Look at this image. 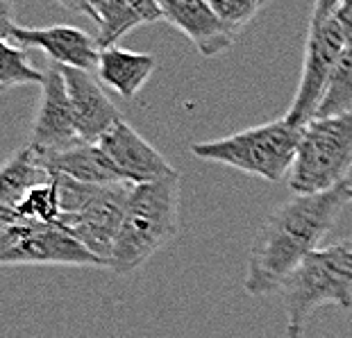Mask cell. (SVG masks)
Returning a JSON list of instances; mask_svg holds the SVG:
<instances>
[{
  "label": "cell",
  "instance_id": "cell-1",
  "mask_svg": "<svg viewBox=\"0 0 352 338\" xmlns=\"http://www.w3.org/2000/svg\"><path fill=\"white\" fill-rule=\"evenodd\" d=\"M348 202V182L332 191L296 195L277 207L254 234L243 289L248 295H268L280 291L284 280L318 250L332 229L341 207Z\"/></svg>",
  "mask_w": 352,
  "mask_h": 338
},
{
  "label": "cell",
  "instance_id": "cell-2",
  "mask_svg": "<svg viewBox=\"0 0 352 338\" xmlns=\"http://www.w3.org/2000/svg\"><path fill=\"white\" fill-rule=\"evenodd\" d=\"M179 232V175L134 184L118 229L109 270L130 275L168 245Z\"/></svg>",
  "mask_w": 352,
  "mask_h": 338
},
{
  "label": "cell",
  "instance_id": "cell-3",
  "mask_svg": "<svg viewBox=\"0 0 352 338\" xmlns=\"http://www.w3.org/2000/svg\"><path fill=\"white\" fill-rule=\"evenodd\" d=\"M305 127L291 125L287 118L254 125L243 132L214 141H196L191 153L202 161L221 164L266 182H282L294 168Z\"/></svg>",
  "mask_w": 352,
  "mask_h": 338
},
{
  "label": "cell",
  "instance_id": "cell-4",
  "mask_svg": "<svg viewBox=\"0 0 352 338\" xmlns=\"http://www.w3.org/2000/svg\"><path fill=\"white\" fill-rule=\"evenodd\" d=\"M289 325L305 327L314 311L334 304L352 309V238L318 247L280 286Z\"/></svg>",
  "mask_w": 352,
  "mask_h": 338
},
{
  "label": "cell",
  "instance_id": "cell-5",
  "mask_svg": "<svg viewBox=\"0 0 352 338\" xmlns=\"http://www.w3.org/2000/svg\"><path fill=\"white\" fill-rule=\"evenodd\" d=\"M52 177L57 182L59 205H62L59 225L109 266L111 250H114L134 184H85L71 177Z\"/></svg>",
  "mask_w": 352,
  "mask_h": 338
},
{
  "label": "cell",
  "instance_id": "cell-6",
  "mask_svg": "<svg viewBox=\"0 0 352 338\" xmlns=\"http://www.w3.org/2000/svg\"><path fill=\"white\" fill-rule=\"evenodd\" d=\"M352 168V111L332 118H314L302 130L300 146L289 172L296 195L332 191L348 182Z\"/></svg>",
  "mask_w": 352,
  "mask_h": 338
},
{
  "label": "cell",
  "instance_id": "cell-7",
  "mask_svg": "<svg viewBox=\"0 0 352 338\" xmlns=\"http://www.w3.org/2000/svg\"><path fill=\"white\" fill-rule=\"evenodd\" d=\"M3 266H78L109 268L59 223L10 221L0 227Z\"/></svg>",
  "mask_w": 352,
  "mask_h": 338
},
{
  "label": "cell",
  "instance_id": "cell-8",
  "mask_svg": "<svg viewBox=\"0 0 352 338\" xmlns=\"http://www.w3.org/2000/svg\"><path fill=\"white\" fill-rule=\"evenodd\" d=\"M348 48V39L339 21L334 16L325 23L309 25L305 46V64L302 75L298 82V91L291 100L287 111V121L296 127H307L316 118L318 104L323 100L327 82Z\"/></svg>",
  "mask_w": 352,
  "mask_h": 338
},
{
  "label": "cell",
  "instance_id": "cell-9",
  "mask_svg": "<svg viewBox=\"0 0 352 338\" xmlns=\"http://www.w3.org/2000/svg\"><path fill=\"white\" fill-rule=\"evenodd\" d=\"M0 36L23 48H39L64 69L98 71L100 46L98 39L73 25H50V27H25L16 23H5Z\"/></svg>",
  "mask_w": 352,
  "mask_h": 338
},
{
  "label": "cell",
  "instance_id": "cell-10",
  "mask_svg": "<svg viewBox=\"0 0 352 338\" xmlns=\"http://www.w3.org/2000/svg\"><path fill=\"white\" fill-rule=\"evenodd\" d=\"M43 73H46V82L41 84V102L28 144L34 146L39 153H59V150L82 144V139L78 134L76 114H73L62 66L50 62Z\"/></svg>",
  "mask_w": 352,
  "mask_h": 338
},
{
  "label": "cell",
  "instance_id": "cell-11",
  "mask_svg": "<svg viewBox=\"0 0 352 338\" xmlns=\"http://www.w3.org/2000/svg\"><path fill=\"white\" fill-rule=\"evenodd\" d=\"M100 146L114 161L121 177L130 184H151L179 175L160 150L148 144L125 118L104 134Z\"/></svg>",
  "mask_w": 352,
  "mask_h": 338
},
{
  "label": "cell",
  "instance_id": "cell-12",
  "mask_svg": "<svg viewBox=\"0 0 352 338\" xmlns=\"http://www.w3.org/2000/svg\"><path fill=\"white\" fill-rule=\"evenodd\" d=\"M162 16L177 27L202 57H219L236 41V30L223 21L209 0H160Z\"/></svg>",
  "mask_w": 352,
  "mask_h": 338
},
{
  "label": "cell",
  "instance_id": "cell-13",
  "mask_svg": "<svg viewBox=\"0 0 352 338\" xmlns=\"http://www.w3.org/2000/svg\"><path fill=\"white\" fill-rule=\"evenodd\" d=\"M66 89L73 104V114H76L78 134L87 144H100V139L107 134L116 123L123 121L121 111H118L94 75L89 71L80 69H64Z\"/></svg>",
  "mask_w": 352,
  "mask_h": 338
},
{
  "label": "cell",
  "instance_id": "cell-14",
  "mask_svg": "<svg viewBox=\"0 0 352 338\" xmlns=\"http://www.w3.org/2000/svg\"><path fill=\"white\" fill-rule=\"evenodd\" d=\"M43 166L50 175L71 177L85 184H118L125 182L121 172L109 159L100 144H82L59 150V153H39Z\"/></svg>",
  "mask_w": 352,
  "mask_h": 338
},
{
  "label": "cell",
  "instance_id": "cell-15",
  "mask_svg": "<svg viewBox=\"0 0 352 338\" xmlns=\"http://www.w3.org/2000/svg\"><path fill=\"white\" fill-rule=\"evenodd\" d=\"M157 59L148 55V52H134L121 46H109L100 50V62L96 73L121 98L134 100L146 82L151 80Z\"/></svg>",
  "mask_w": 352,
  "mask_h": 338
},
{
  "label": "cell",
  "instance_id": "cell-16",
  "mask_svg": "<svg viewBox=\"0 0 352 338\" xmlns=\"http://www.w3.org/2000/svg\"><path fill=\"white\" fill-rule=\"evenodd\" d=\"M52 182V175L43 166L39 150L23 146L0 168V212H10L25 195L41 184Z\"/></svg>",
  "mask_w": 352,
  "mask_h": 338
},
{
  "label": "cell",
  "instance_id": "cell-17",
  "mask_svg": "<svg viewBox=\"0 0 352 338\" xmlns=\"http://www.w3.org/2000/svg\"><path fill=\"white\" fill-rule=\"evenodd\" d=\"M164 21L160 0H107L98 21V46L109 48L121 41V36L134 27Z\"/></svg>",
  "mask_w": 352,
  "mask_h": 338
},
{
  "label": "cell",
  "instance_id": "cell-18",
  "mask_svg": "<svg viewBox=\"0 0 352 338\" xmlns=\"http://www.w3.org/2000/svg\"><path fill=\"white\" fill-rule=\"evenodd\" d=\"M62 218V205H59V189L52 182L32 189L16 207L10 212H0V223L10 221H36V223H59Z\"/></svg>",
  "mask_w": 352,
  "mask_h": 338
},
{
  "label": "cell",
  "instance_id": "cell-19",
  "mask_svg": "<svg viewBox=\"0 0 352 338\" xmlns=\"http://www.w3.org/2000/svg\"><path fill=\"white\" fill-rule=\"evenodd\" d=\"M352 111V48L348 46L339 59L332 78L327 82L325 95L318 104L316 118L343 116Z\"/></svg>",
  "mask_w": 352,
  "mask_h": 338
},
{
  "label": "cell",
  "instance_id": "cell-20",
  "mask_svg": "<svg viewBox=\"0 0 352 338\" xmlns=\"http://www.w3.org/2000/svg\"><path fill=\"white\" fill-rule=\"evenodd\" d=\"M43 82H46V73L36 71L28 62L23 46H16L7 39L0 41V87L3 91L21 84H43Z\"/></svg>",
  "mask_w": 352,
  "mask_h": 338
},
{
  "label": "cell",
  "instance_id": "cell-21",
  "mask_svg": "<svg viewBox=\"0 0 352 338\" xmlns=\"http://www.w3.org/2000/svg\"><path fill=\"white\" fill-rule=\"evenodd\" d=\"M216 14L226 21V23L241 32V27H245L254 19V14L259 12V7L266 3V0H209Z\"/></svg>",
  "mask_w": 352,
  "mask_h": 338
},
{
  "label": "cell",
  "instance_id": "cell-22",
  "mask_svg": "<svg viewBox=\"0 0 352 338\" xmlns=\"http://www.w3.org/2000/svg\"><path fill=\"white\" fill-rule=\"evenodd\" d=\"M343 0H316L314 5V12H311V25L316 23H325L336 14V10L341 7Z\"/></svg>",
  "mask_w": 352,
  "mask_h": 338
},
{
  "label": "cell",
  "instance_id": "cell-23",
  "mask_svg": "<svg viewBox=\"0 0 352 338\" xmlns=\"http://www.w3.org/2000/svg\"><path fill=\"white\" fill-rule=\"evenodd\" d=\"M334 19L339 21V25L343 27V32H346L348 46L352 48V0H343L341 7L334 14Z\"/></svg>",
  "mask_w": 352,
  "mask_h": 338
},
{
  "label": "cell",
  "instance_id": "cell-24",
  "mask_svg": "<svg viewBox=\"0 0 352 338\" xmlns=\"http://www.w3.org/2000/svg\"><path fill=\"white\" fill-rule=\"evenodd\" d=\"M104 3H107V0H85V14H87L89 19H94L96 23H98Z\"/></svg>",
  "mask_w": 352,
  "mask_h": 338
},
{
  "label": "cell",
  "instance_id": "cell-25",
  "mask_svg": "<svg viewBox=\"0 0 352 338\" xmlns=\"http://www.w3.org/2000/svg\"><path fill=\"white\" fill-rule=\"evenodd\" d=\"M59 5L66 7L69 12H82L85 14V0H57Z\"/></svg>",
  "mask_w": 352,
  "mask_h": 338
},
{
  "label": "cell",
  "instance_id": "cell-26",
  "mask_svg": "<svg viewBox=\"0 0 352 338\" xmlns=\"http://www.w3.org/2000/svg\"><path fill=\"white\" fill-rule=\"evenodd\" d=\"M282 338H307L305 327H298V325H287L284 329V336Z\"/></svg>",
  "mask_w": 352,
  "mask_h": 338
},
{
  "label": "cell",
  "instance_id": "cell-27",
  "mask_svg": "<svg viewBox=\"0 0 352 338\" xmlns=\"http://www.w3.org/2000/svg\"><path fill=\"white\" fill-rule=\"evenodd\" d=\"M348 202H352V182H348Z\"/></svg>",
  "mask_w": 352,
  "mask_h": 338
}]
</instances>
